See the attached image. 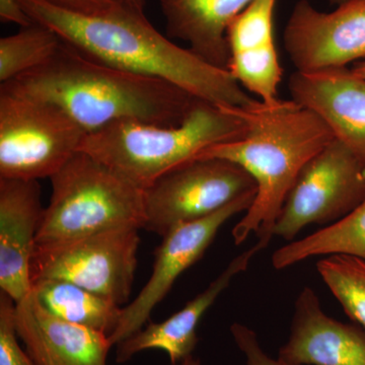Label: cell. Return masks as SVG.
I'll return each mask as SVG.
<instances>
[{"instance_id":"obj_1","label":"cell","mask_w":365,"mask_h":365,"mask_svg":"<svg viewBox=\"0 0 365 365\" xmlns=\"http://www.w3.org/2000/svg\"><path fill=\"white\" fill-rule=\"evenodd\" d=\"M34 23L50 29L74 49L107 66L162 79L199 100L242 108L250 97L227 69L211 66L158 32L143 13L119 6L97 14L63 11L41 0H19Z\"/></svg>"},{"instance_id":"obj_2","label":"cell","mask_w":365,"mask_h":365,"mask_svg":"<svg viewBox=\"0 0 365 365\" xmlns=\"http://www.w3.org/2000/svg\"><path fill=\"white\" fill-rule=\"evenodd\" d=\"M0 88L56 105L86 134L121 120L173 126L199 100L168 81L91 59L62 40L44 64Z\"/></svg>"},{"instance_id":"obj_3","label":"cell","mask_w":365,"mask_h":365,"mask_svg":"<svg viewBox=\"0 0 365 365\" xmlns=\"http://www.w3.org/2000/svg\"><path fill=\"white\" fill-rule=\"evenodd\" d=\"M235 111L246 123V133L211 146L197 158L228 160L248 173L256 184V197L235 225L232 237L235 245H241L256 234L269 245L300 170L335 137L316 113L292 100H255Z\"/></svg>"},{"instance_id":"obj_4","label":"cell","mask_w":365,"mask_h":365,"mask_svg":"<svg viewBox=\"0 0 365 365\" xmlns=\"http://www.w3.org/2000/svg\"><path fill=\"white\" fill-rule=\"evenodd\" d=\"M247 126L235 108L198 100L173 126L121 120L86 134L79 150L145 190L216 144L240 138Z\"/></svg>"},{"instance_id":"obj_5","label":"cell","mask_w":365,"mask_h":365,"mask_svg":"<svg viewBox=\"0 0 365 365\" xmlns=\"http://www.w3.org/2000/svg\"><path fill=\"white\" fill-rule=\"evenodd\" d=\"M50 181L51 198L43 211L37 246L116 228H144L143 190L88 153L79 150Z\"/></svg>"},{"instance_id":"obj_6","label":"cell","mask_w":365,"mask_h":365,"mask_svg":"<svg viewBox=\"0 0 365 365\" xmlns=\"http://www.w3.org/2000/svg\"><path fill=\"white\" fill-rule=\"evenodd\" d=\"M86 134L56 105L0 88V178L50 179L78 153Z\"/></svg>"},{"instance_id":"obj_7","label":"cell","mask_w":365,"mask_h":365,"mask_svg":"<svg viewBox=\"0 0 365 365\" xmlns=\"http://www.w3.org/2000/svg\"><path fill=\"white\" fill-rule=\"evenodd\" d=\"M138 230L116 228L73 241L36 246L31 281H68L121 307L128 302L135 279Z\"/></svg>"},{"instance_id":"obj_8","label":"cell","mask_w":365,"mask_h":365,"mask_svg":"<svg viewBox=\"0 0 365 365\" xmlns=\"http://www.w3.org/2000/svg\"><path fill=\"white\" fill-rule=\"evenodd\" d=\"M254 192V180L240 165L220 158H195L143 190L144 230L163 237L178 225L213 215Z\"/></svg>"},{"instance_id":"obj_9","label":"cell","mask_w":365,"mask_h":365,"mask_svg":"<svg viewBox=\"0 0 365 365\" xmlns=\"http://www.w3.org/2000/svg\"><path fill=\"white\" fill-rule=\"evenodd\" d=\"M364 197V163L334 138L300 170L273 235L292 241L307 225H332L349 215Z\"/></svg>"},{"instance_id":"obj_10","label":"cell","mask_w":365,"mask_h":365,"mask_svg":"<svg viewBox=\"0 0 365 365\" xmlns=\"http://www.w3.org/2000/svg\"><path fill=\"white\" fill-rule=\"evenodd\" d=\"M255 197V192L246 194L213 215L178 225L163 235L162 244L155 251L150 279L135 299L122 309L119 325L109 336L113 346L143 328L153 309L167 297L180 275L202 258L225 222L232 216L247 212Z\"/></svg>"},{"instance_id":"obj_11","label":"cell","mask_w":365,"mask_h":365,"mask_svg":"<svg viewBox=\"0 0 365 365\" xmlns=\"http://www.w3.org/2000/svg\"><path fill=\"white\" fill-rule=\"evenodd\" d=\"M283 42L299 72L347 68L364 61L365 0H348L329 13L309 0H299L285 25Z\"/></svg>"},{"instance_id":"obj_12","label":"cell","mask_w":365,"mask_h":365,"mask_svg":"<svg viewBox=\"0 0 365 365\" xmlns=\"http://www.w3.org/2000/svg\"><path fill=\"white\" fill-rule=\"evenodd\" d=\"M43 211L39 182L0 178V288L14 302L32 292L31 261Z\"/></svg>"},{"instance_id":"obj_13","label":"cell","mask_w":365,"mask_h":365,"mask_svg":"<svg viewBox=\"0 0 365 365\" xmlns=\"http://www.w3.org/2000/svg\"><path fill=\"white\" fill-rule=\"evenodd\" d=\"M14 323L35 365H107L109 336L54 316L33 292L16 302Z\"/></svg>"},{"instance_id":"obj_14","label":"cell","mask_w":365,"mask_h":365,"mask_svg":"<svg viewBox=\"0 0 365 365\" xmlns=\"http://www.w3.org/2000/svg\"><path fill=\"white\" fill-rule=\"evenodd\" d=\"M278 359L287 365H365V330L328 316L316 292L304 287Z\"/></svg>"},{"instance_id":"obj_15","label":"cell","mask_w":365,"mask_h":365,"mask_svg":"<svg viewBox=\"0 0 365 365\" xmlns=\"http://www.w3.org/2000/svg\"><path fill=\"white\" fill-rule=\"evenodd\" d=\"M288 90L292 101L316 113L365 165V78L348 68L295 71Z\"/></svg>"},{"instance_id":"obj_16","label":"cell","mask_w":365,"mask_h":365,"mask_svg":"<svg viewBox=\"0 0 365 365\" xmlns=\"http://www.w3.org/2000/svg\"><path fill=\"white\" fill-rule=\"evenodd\" d=\"M267 247L265 242L258 240L256 245L235 257L220 276L195 299L190 300L181 311L162 323L148 324L145 328L117 344V364H125L137 353L150 349L167 353L172 365H177L192 355L198 344L197 327L200 319L235 276L246 271L252 259Z\"/></svg>"},{"instance_id":"obj_17","label":"cell","mask_w":365,"mask_h":365,"mask_svg":"<svg viewBox=\"0 0 365 365\" xmlns=\"http://www.w3.org/2000/svg\"><path fill=\"white\" fill-rule=\"evenodd\" d=\"M252 1L160 0V4L170 38L184 41L197 56L211 66L227 71L228 26Z\"/></svg>"},{"instance_id":"obj_18","label":"cell","mask_w":365,"mask_h":365,"mask_svg":"<svg viewBox=\"0 0 365 365\" xmlns=\"http://www.w3.org/2000/svg\"><path fill=\"white\" fill-rule=\"evenodd\" d=\"M32 292L48 312L69 323L108 336L119 325L121 307L68 281L33 280Z\"/></svg>"},{"instance_id":"obj_19","label":"cell","mask_w":365,"mask_h":365,"mask_svg":"<svg viewBox=\"0 0 365 365\" xmlns=\"http://www.w3.org/2000/svg\"><path fill=\"white\" fill-rule=\"evenodd\" d=\"M346 255L365 261V197L349 215L276 250L273 267L282 270L312 257Z\"/></svg>"},{"instance_id":"obj_20","label":"cell","mask_w":365,"mask_h":365,"mask_svg":"<svg viewBox=\"0 0 365 365\" xmlns=\"http://www.w3.org/2000/svg\"><path fill=\"white\" fill-rule=\"evenodd\" d=\"M61 39L50 29L33 23L0 40V83H6L44 64Z\"/></svg>"},{"instance_id":"obj_21","label":"cell","mask_w":365,"mask_h":365,"mask_svg":"<svg viewBox=\"0 0 365 365\" xmlns=\"http://www.w3.org/2000/svg\"><path fill=\"white\" fill-rule=\"evenodd\" d=\"M227 71L235 81L253 93L257 100L274 103L278 100V88L282 81L283 69L275 43L232 53Z\"/></svg>"},{"instance_id":"obj_22","label":"cell","mask_w":365,"mask_h":365,"mask_svg":"<svg viewBox=\"0 0 365 365\" xmlns=\"http://www.w3.org/2000/svg\"><path fill=\"white\" fill-rule=\"evenodd\" d=\"M317 270L345 313L365 330V261L332 255L319 261Z\"/></svg>"},{"instance_id":"obj_23","label":"cell","mask_w":365,"mask_h":365,"mask_svg":"<svg viewBox=\"0 0 365 365\" xmlns=\"http://www.w3.org/2000/svg\"><path fill=\"white\" fill-rule=\"evenodd\" d=\"M277 0H253L230 21L227 31L230 56L275 43L274 14Z\"/></svg>"},{"instance_id":"obj_24","label":"cell","mask_w":365,"mask_h":365,"mask_svg":"<svg viewBox=\"0 0 365 365\" xmlns=\"http://www.w3.org/2000/svg\"><path fill=\"white\" fill-rule=\"evenodd\" d=\"M14 309V299L6 292H0V365H35L19 344Z\"/></svg>"},{"instance_id":"obj_25","label":"cell","mask_w":365,"mask_h":365,"mask_svg":"<svg viewBox=\"0 0 365 365\" xmlns=\"http://www.w3.org/2000/svg\"><path fill=\"white\" fill-rule=\"evenodd\" d=\"M230 332L235 344L246 357L247 365H287L279 359H273L262 349L258 336L249 327L235 323Z\"/></svg>"},{"instance_id":"obj_26","label":"cell","mask_w":365,"mask_h":365,"mask_svg":"<svg viewBox=\"0 0 365 365\" xmlns=\"http://www.w3.org/2000/svg\"><path fill=\"white\" fill-rule=\"evenodd\" d=\"M41 1L63 11L81 14L105 13L124 4L121 0H41Z\"/></svg>"},{"instance_id":"obj_27","label":"cell","mask_w":365,"mask_h":365,"mask_svg":"<svg viewBox=\"0 0 365 365\" xmlns=\"http://www.w3.org/2000/svg\"><path fill=\"white\" fill-rule=\"evenodd\" d=\"M0 19L2 23L16 24L21 28L34 23L24 11L19 0H0Z\"/></svg>"},{"instance_id":"obj_28","label":"cell","mask_w":365,"mask_h":365,"mask_svg":"<svg viewBox=\"0 0 365 365\" xmlns=\"http://www.w3.org/2000/svg\"><path fill=\"white\" fill-rule=\"evenodd\" d=\"M125 6L131 7L134 11L138 13L144 14V7H145V0H121Z\"/></svg>"},{"instance_id":"obj_29","label":"cell","mask_w":365,"mask_h":365,"mask_svg":"<svg viewBox=\"0 0 365 365\" xmlns=\"http://www.w3.org/2000/svg\"><path fill=\"white\" fill-rule=\"evenodd\" d=\"M351 71L353 73L360 76V78H365V60L364 61L357 62L354 66L352 67Z\"/></svg>"},{"instance_id":"obj_30","label":"cell","mask_w":365,"mask_h":365,"mask_svg":"<svg viewBox=\"0 0 365 365\" xmlns=\"http://www.w3.org/2000/svg\"><path fill=\"white\" fill-rule=\"evenodd\" d=\"M181 365H201V361L200 359H196L193 355H190L187 359L182 360Z\"/></svg>"},{"instance_id":"obj_31","label":"cell","mask_w":365,"mask_h":365,"mask_svg":"<svg viewBox=\"0 0 365 365\" xmlns=\"http://www.w3.org/2000/svg\"><path fill=\"white\" fill-rule=\"evenodd\" d=\"M348 1V0H331L333 4H336V6H339V4H344V2Z\"/></svg>"}]
</instances>
